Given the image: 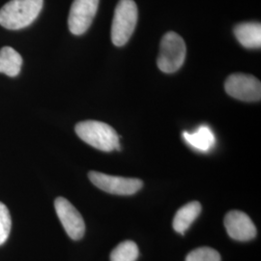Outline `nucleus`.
<instances>
[{
    "mask_svg": "<svg viewBox=\"0 0 261 261\" xmlns=\"http://www.w3.org/2000/svg\"><path fill=\"white\" fill-rule=\"evenodd\" d=\"M44 0H11L0 9V25L18 30L30 25L37 19Z\"/></svg>",
    "mask_w": 261,
    "mask_h": 261,
    "instance_id": "nucleus-1",
    "label": "nucleus"
},
{
    "mask_svg": "<svg viewBox=\"0 0 261 261\" xmlns=\"http://www.w3.org/2000/svg\"><path fill=\"white\" fill-rule=\"evenodd\" d=\"M75 130L80 139L96 149L105 152L120 150L116 130L107 123L95 120L80 122L75 125Z\"/></svg>",
    "mask_w": 261,
    "mask_h": 261,
    "instance_id": "nucleus-2",
    "label": "nucleus"
},
{
    "mask_svg": "<svg viewBox=\"0 0 261 261\" xmlns=\"http://www.w3.org/2000/svg\"><path fill=\"white\" fill-rule=\"evenodd\" d=\"M139 11L134 0H120L114 11L112 20V41L117 46H124L133 35L138 22Z\"/></svg>",
    "mask_w": 261,
    "mask_h": 261,
    "instance_id": "nucleus-3",
    "label": "nucleus"
},
{
    "mask_svg": "<svg viewBox=\"0 0 261 261\" xmlns=\"http://www.w3.org/2000/svg\"><path fill=\"white\" fill-rule=\"evenodd\" d=\"M186 44L175 32H168L161 41L159 51V69L167 74L178 71L186 58Z\"/></svg>",
    "mask_w": 261,
    "mask_h": 261,
    "instance_id": "nucleus-4",
    "label": "nucleus"
},
{
    "mask_svg": "<svg viewBox=\"0 0 261 261\" xmlns=\"http://www.w3.org/2000/svg\"><path fill=\"white\" fill-rule=\"evenodd\" d=\"M224 89L229 96L244 102H257L261 98L260 81L247 74H233L225 81Z\"/></svg>",
    "mask_w": 261,
    "mask_h": 261,
    "instance_id": "nucleus-5",
    "label": "nucleus"
},
{
    "mask_svg": "<svg viewBox=\"0 0 261 261\" xmlns=\"http://www.w3.org/2000/svg\"><path fill=\"white\" fill-rule=\"evenodd\" d=\"M88 177L100 190L118 196L134 195L139 192L143 185L142 181L137 178L112 176L98 171H90Z\"/></svg>",
    "mask_w": 261,
    "mask_h": 261,
    "instance_id": "nucleus-6",
    "label": "nucleus"
},
{
    "mask_svg": "<svg viewBox=\"0 0 261 261\" xmlns=\"http://www.w3.org/2000/svg\"><path fill=\"white\" fill-rule=\"evenodd\" d=\"M100 0H74L68 19L70 31L74 35H83L92 24Z\"/></svg>",
    "mask_w": 261,
    "mask_h": 261,
    "instance_id": "nucleus-7",
    "label": "nucleus"
},
{
    "mask_svg": "<svg viewBox=\"0 0 261 261\" xmlns=\"http://www.w3.org/2000/svg\"><path fill=\"white\" fill-rule=\"evenodd\" d=\"M56 214L70 238L80 240L84 237L85 224L80 212L64 197H57L55 202Z\"/></svg>",
    "mask_w": 261,
    "mask_h": 261,
    "instance_id": "nucleus-8",
    "label": "nucleus"
},
{
    "mask_svg": "<svg viewBox=\"0 0 261 261\" xmlns=\"http://www.w3.org/2000/svg\"><path fill=\"white\" fill-rule=\"evenodd\" d=\"M224 226L229 237L236 241L246 242L256 236V227L251 218L238 210H232L226 214Z\"/></svg>",
    "mask_w": 261,
    "mask_h": 261,
    "instance_id": "nucleus-9",
    "label": "nucleus"
},
{
    "mask_svg": "<svg viewBox=\"0 0 261 261\" xmlns=\"http://www.w3.org/2000/svg\"><path fill=\"white\" fill-rule=\"evenodd\" d=\"M238 42L247 48H260L261 25L258 22H242L234 28Z\"/></svg>",
    "mask_w": 261,
    "mask_h": 261,
    "instance_id": "nucleus-10",
    "label": "nucleus"
},
{
    "mask_svg": "<svg viewBox=\"0 0 261 261\" xmlns=\"http://www.w3.org/2000/svg\"><path fill=\"white\" fill-rule=\"evenodd\" d=\"M183 138L189 145L200 152L210 151L216 143L214 133L207 125H201L193 133L184 132Z\"/></svg>",
    "mask_w": 261,
    "mask_h": 261,
    "instance_id": "nucleus-11",
    "label": "nucleus"
},
{
    "mask_svg": "<svg viewBox=\"0 0 261 261\" xmlns=\"http://www.w3.org/2000/svg\"><path fill=\"white\" fill-rule=\"evenodd\" d=\"M201 212V204L198 201H192L181 207L173 220V228L178 233L183 234L196 220Z\"/></svg>",
    "mask_w": 261,
    "mask_h": 261,
    "instance_id": "nucleus-12",
    "label": "nucleus"
},
{
    "mask_svg": "<svg viewBox=\"0 0 261 261\" xmlns=\"http://www.w3.org/2000/svg\"><path fill=\"white\" fill-rule=\"evenodd\" d=\"M22 65V58L13 47H4L0 49V73L9 76L19 74Z\"/></svg>",
    "mask_w": 261,
    "mask_h": 261,
    "instance_id": "nucleus-13",
    "label": "nucleus"
},
{
    "mask_svg": "<svg viewBox=\"0 0 261 261\" xmlns=\"http://www.w3.org/2000/svg\"><path fill=\"white\" fill-rule=\"evenodd\" d=\"M139 248L133 241L120 243L111 253V261H136L139 257Z\"/></svg>",
    "mask_w": 261,
    "mask_h": 261,
    "instance_id": "nucleus-14",
    "label": "nucleus"
},
{
    "mask_svg": "<svg viewBox=\"0 0 261 261\" xmlns=\"http://www.w3.org/2000/svg\"><path fill=\"white\" fill-rule=\"evenodd\" d=\"M186 261H221V255L212 248L202 247L190 252Z\"/></svg>",
    "mask_w": 261,
    "mask_h": 261,
    "instance_id": "nucleus-15",
    "label": "nucleus"
},
{
    "mask_svg": "<svg viewBox=\"0 0 261 261\" xmlns=\"http://www.w3.org/2000/svg\"><path fill=\"white\" fill-rule=\"evenodd\" d=\"M11 216L7 206L0 202V245L6 242L11 231Z\"/></svg>",
    "mask_w": 261,
    "mask_h": 261,
    "instance_id": "nucleus-16",
    "label": "nucleus"
}]
</instances>
